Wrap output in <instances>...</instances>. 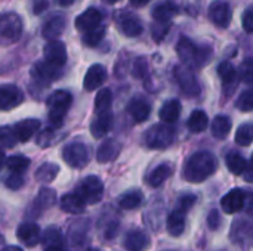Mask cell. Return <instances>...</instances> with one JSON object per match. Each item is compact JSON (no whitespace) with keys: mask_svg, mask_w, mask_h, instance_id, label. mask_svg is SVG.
I'll use <instances>...</instances> for the list:
<instances>
[{"mask_svg":"<svg viewBox=\"0 0 253 251\" xmlns=\"http://www.w3.org/2000/svg\"><path fill=\"white\" fill-rule=\"evenodd\" d=\"M216 158L209 151H199L193 154L184 164L182 178L191 183H202L216 172Z\"/></svg>","mask_w":253,"mask_h":251,"instance_id":"6da1fadb","label":"cell"},{"mask_svg":"<svg viewBox=\"0 0 253 251\" xmlns=\"http://www.w3.org/2000/svg\"><path fill=\"white\" fill-rule=\"evenodd\" d=\"M176 52L182 64L188 68H202L205 67L212 56V49L208 46H197L188 37L182 36L178 40Z\"/></svg>","mask_w":253,"mask_h":251,"instance_id":"7a4b0ae2","label":"cell"},{"mask_svg":"<svg viewBox=\"0 0 253 251\" xmlns=\"http://www.w3.org/2000/svg\"><path fill=\"white\" fill-rule=\"evenodd\" d=\"M73 96L67 90H56L47 98V108H49V120L55 129H59L64 123V118L71 107Z\"/></svg>","mask_w":253,"mask_h":251,"instance_id":"3957f363","label":"cell"},{"mask_svg":"<svg viewBox=\"0 0 253 251\" xmlns=\"http://www.w3.org/2000/svg\"><path fill=\"white\" fill-rule=\"evenodd\" d=\"M175 141V129L166 123L154 124L145 133V145L150 149H166Z\"/></svg>","mask_w":253,"mask_h":251,"instance_id":"277c9868","label":"cell"},{"mask_svg":"<svg viewBox=\"0 0 253 251\" xmlns=\"http://www.w3.org/2000/svg\"><path fill=\"white\" fill-rule=\"evenodd\" d=\"M22 34V21L15 12H6L0 18V37L4 44L15 43Z\"/></svg>","mask_w":253,"mask_h":251,"instance_id":"5b68a950","label":"cell"},{"mask_svg":"<svg viewBox=\"0 0 253 251\" xmlns=\"http://www.w3.org/2000/svg\"><path fill=\"white\" fill-rule=\"evenodd\" d=\"M76 192L86 204H98L104 195V183L98 176H87L77 185Z\"/></svg>","mask_w":253,"mask_h":251,"instance_id":"8992f818","label":"cell"},{"mask_svg":"<svg viewBox=\"0 0 253 251\" xmlns=\"http://www.w3.org/2000/svg\"><path fill=\"white\" fill-rule=\"evenodd\" d=\"M89 149L80 142L68 143L62 148V160L73 169H83L89 163Z\"/></svg>","mask_w":253,"mask_h":251,"instance_id":"52a82bcc","label":"cell"},{"mask_svg":"<svg viewBox=\"0 0 253 251\" xmlns=\"http://www.w3.org/2000/svg\"><path fill=\"white\" fill-rule=\"evenodd\" d=\"M175 78L181 87V90L188 95V96H197L202 92L200 83L196 77V74L193 72L191 68L185 67V65H178L175 67Z\"/></svg>","mask_w":253,"mask_h":251,"instance_id":"ba28073f","label":"cell"},{"mask_svg":"<svg viewBox=\"0 0 253 251\" xmlns=\"http://www.w3.org/2000/svg\"><path fill=\"white\" fill-rule=\"evenodd\" d=\"M209 19L219 28H227L231 24L233 10L227 0H215L208 9Z\"/></svg>","mask_w":253,"mask_h":251,"instance_id":"9c48e42d","label":"cell"},{"mask_svg":"<svg viewBox=\"0 0 253 251\" xmlns=\"http://www.w3.org/2000/svg\"><path fill=\"white\" fill-rule=\"evenodd\" d=\"M116 22L126 37H138L144 30L142 22L139 21V16L129 10L119 12L116 15Z\"/></svg>","mask_w":253,"mask_h":251,"instance_id":"30bf717a","label":"cell"},{"mask_svg":"<svg viewBox=\"0 0 253 251\" xmlns=\"http://www.w3.org/2000/svg\"><path fill=\"white\" fill-rule=\"evenodd\" d=\"M24 102V92L15 84H3L0 87V108L9 111Z\"/></svg>","mask_w":253,"mask_h":251,"instance_id":"8fae6325","label":"cell"},{"mask_svg":"<svg viewBox=\"0 0 253 251\" xmlns=\"http://www.w3.org/2000/svg\"><path fill=\"white\" fill-rule=\"evenodd\" d=\"M248 195L242 189H231L228 194H225L221 200V207L227 215H236L242 212L246 207Z\"/></svg>","mask_w":253,"mask_h":251,"instance_id":"7c38bea8","label":"cell"},{"mask_svg":"<svg viewBox=\"0 0 253 251\" xmlns=\"http://www.w3.org/2000/svg\"><path fill=\"white\" fill-rule=\"evenodd\" d=\"M43 53H44V61H47L49 64H52L55 67L62 68L67 62V47L59 40L49 41L44 46Z\"/></svg>","mask_w":253,"mask_h":251,"instance_id":"4fadbf2b","label":"cell"},{"mask_svg":"<svg viewBox=\"0 0 253 251\" xmlns=\"http://www.w3.org/2000/svg\"><path fill=\"white\" fill-rule=\"evenodd\" d=\"M16 238L19 243H22L25 247H36L42 241V231L36 223L27 222L21 223L16 229Z\"/></svg>","mask_w":253,"mask_h":251,"instance_id":"5bb4252c","label":"cell"},{"mask_svg":"<svg viewBox=\"0 0 253 251\" xmlns=\"http://www.w3.org/2000/svg\"><path fill=\"white\" fill-rule=\"evenodd\" d=\"M102 25V13L96 7H89L76 18V28L80 31H90Z\"/></svg>","mask_w":253,"mask_h":251,"instance_id":"9a60e30c","label":"cell"},{"mask_svg":"<svg viewBox=\"0 0 253 251\" xmlns=\"http://www.w3.org/2000/svg\"><path fill=\"white\" fill-rule=\"evenodd\" d=\"M31 75L36 81H40V83H50L53 80H56L59 75H61V68L59 67H55L52 64H49L47 61H40L37 62L33 70H31Z\"/></svg>","mask_w":253,"mask_h":251,"instance_id":"2e32d148","label":"cell"},{"mask_svg":"<svg viewBox=\"0 0 253 251\" xmlns=\"http://www.w3.org/2000/svg\"><path fill=\"white\" fill-rule=\"evenodd\" d=\"M105 80H107V70L101 64H93L86 71V75L83 80V87L87 92H93V90L99 89Z\"/></svg>","mask_w":253,"mask_h":251,"instance_id":"e0dca14e","label":"cell"},{"mask_svg":"<svg viewBox=\"0 0 253 251\" xmlns=\"http://www.w3.org/2000/svg\"><path fill=\"white\" fill-rule=\"evenodd\" d=\"M113 123H114V115H113L111 111L102 112V114H96V117L90 123V133H92V136L95 139L104 138L111 130Z\"/></svg>","mask_w":253,"mask_h":251,"instance_id":"ac0fdd59","label":"cell"},{"mask_svg":"<svg viewBox=\"0 0 253 251\" xmlns=\"http://www.w3.org/2000/svg\"><path fill=\"white\" fill-rule=\"evenodd\" d=\"M218 75L222 80L224 90L227 89V93L228 95L233 93L234 89H236V86H237V83H239V78H240V75H239L237 70L234 68V65L231 62H227V61L225 62H221L219 67H218Z\"/></svg>","mask_w":253,"mask_h":251,"instance_id":"d6986e66","label":"cell"},{"mask_svg":"<svg viewBox=\"0 0 253 251\" xmlns=\"http://www.w3.org/2000/svg\"><path fill=\"white\" fill-rule=\"evenodd\" d=\"M127 114L133 118L135 123L145 121L151 114V105L144 98H133L127 104Z\"/></svg>","mask_w":253,"mask_h":251,"instance_id":"ffe728a7","label":"cell"},{"mask_svg":"<svg viewBox=\"0 0 253 251\" xmlns=\"http://www.w3.org/2000/svg\"><path fill=\"white\" fill-rule=\"evenodd\" d=\"M65 25H67V21L62 15H56V16H52L50 19H47L43 27H42V36L49 40V41H53L56 40L65 30Z\"/></svg>","mask_w":253,"mask_h":251,"instance_id":"44dd1931","label":"cell"},{"mask_svg":"<svg viewBox=\"0 0 253 251\" xmlns=\"http://www.w3.org/2000/svg\"><path fill=\"white\" fill-rule=\"evenodd\" d=\"M40 127V121L36 118H27V120H21L19 123H16L13 126V132L16 135L18 142H28L39 130Z\"/></svg>","mask_w":253,"mask_h":251,"instance_id":"7402d4cb","label":"cell"},{"mask_svg":"<svg viewBox=\"0 0 253 251\" xmlns=\"http://www.w3.org/2000/svg\"><path fill=\"white\" fill-rule=\"evenodd\" d=\"M120 151H122V145L117 141L107 139L105 142H102L99 145V148L96 151V160H98V163H102V164L111 163L119 157Z\"/></svg>","mask_w":253,"mask_h":251,"instance_id":"603a6c76","label":"cell"},{"mask_svg":"<svg viewBox=\"0 0 253 251\" xmlns=\"http://www.w3.org/2000/svg\"><path fill=\"white\" fill-rule=\"evenodd\" d=\"M59 207L62 212L70 213V215H83L86 209V203L77 192H74V194L62 195L59 200Z\"/></svg>","mask_w":253,"mask_h":251,"instance_id":"cb8c5ba5","label":"cell"},{"mask_svg":"<svg viewBox=\"0 0 253 251\" xmlns=\"http://www.w3.org/2000/svg\"><path fill=\"white\" fill-rule=\"evenodd\" d=\"M173 175V167L169 163H163L160 166H157L156 169H153L147 178V183L151 188H159L162 186L170 176Z\"/></svg>","mask_w":253,"mask_h":251,"instance_id":"d4e9b609","label":"cell"},{"mask_svg":"<svg viewBox=\"0 0 253 251\" xmlns=\"http://www.w3.org/2000/svg\"><path fill=\"white\" fill-rule=\"evenodd\" d=\"M123 244L127 251H145L150 247V238L142 231H132L126 235Z\"/></svg>","mask_w":253,"mask_h":251,"instance_id":"484cf974","label":"cell"},{"mask_svg":"<svg viewBox=\"0 0 253 251\" xmlns=\"http://www.w3.org/2000/svg\"><path fill=\"white\" fill-rule=\"evenodd\" d=\"M178 13V6L173 1H162L153 9V18L159 24H170L172 18Z\"/></svg>","mask_w":253,"mask_h":251,"instance_id":"4316f807","label":"cell"},{"mask_svg":"<svg viewBox=\"0 0 253 251\" xmlns=\"http://www.w3.org/2000/svg\"><path fill=\"white\" fill-rule=\"evenodd\" d=\"M181 115V102L178 99H169L166 101L160 111H159V117L163 123L169 124V123H175Z\"/></svg>","mask_w":253,"mask_h":251,"instance_id":"83f0119b","label":"cell"},{"mask_svg":"<svg viewBox=\"0 0 253 251\" xmlns=\"http://www.w3.org/2000/svg\"><path fill=\"white\" fill-rule=\"evenodd\" d=\"M56 204V194L50 188H42L33 203V207L36 209L37 215H40L43 210L50 209Z\"/></svg>","mask_w":253,"mask_h":251,"instance_id":"f1b7e54d","label":"cell"},{"mask_svg":"<svg viewBox=\"0 0 253 251\" xmlns=\"http://www.w3.org/2000/svg\"><path fill=\"white\" fill-rule=\"evenodd\" d=\"M168 232L172 237H179L185 231V213L175 209L169 216H168Z\"/></svg>","mask_w":253,"mask_h":251,"instance_id":"f546056e","label":"cell"},{"mask_svg":"<svg viewBox=\"0 0 253 251\" xmlns=\"http://www.w3.org/2000/svg\"><path fill=\"white\" fill-rule=\"evenodd\" d=\"M231 127H233V123H231L230 117H227V115H216L213 118V121H212L211 130H212L213 138L222 141V139H225L230 135Z\"/></svg>","mask_w":253,"mask_h":251,"instance_id":"4dcf8cb0","label":"cell"},{"mask_svg":"<svg viewBox=\"0 0 253 251\" xmlns=\"http://www.w3.org/2000/svg\"><path fill=\"white\" fill-rule=\"evenodd\" d=\"M187 126H188L190 132H193V133H202L209 126V117H208V114L205 111L196 109V111L191 112Z\"/></svg>","mask_w":253,"mask_h":251,"instance_id":"1f68e13d","label":"cell"},{"mask_svg":"<svg viewBox=\"0 0 253 251\" xmlns=\"http://www.w3.org/2000/svg\"><path fill=\"white\" fill-rule=\"evenodd\" d=\"M227 161V167L233 175H245L248 170V161L245 160V157L239 152H230L225 157Z\"/></svg>","mask_w":253,"mask_h":251,"instance_id":"d6a6232c","label":"cell"},{"mask_svg":"<svg viewBox=\"0 0 253 251\" xmlns=\"http://www.w3.org/2000/svg\"><path fill=\"white\" fill-rule=\"evenodd\" d=\"M59 173V167L55 163H43L34 173L36 179L40 183H49L52 180H55V178Z\"/></svg>","mask_w":253,"mask_h":251,"instance_id":"836d02e7","label":"cell"},{"mask_svg":"<svg viewBox=\"0 0 253 251\" xmlns=\"http://www.w3.org/2000/svg\"><path fill=\"white\" fill-rule=\"evenodd\" d=\"M142 200H144L142 192L133 189V191L125 192V194L119 198V206H120L123 210H135V209H138V207L142 204Z\"/></svg>","mask_w":253,"mask_h":251,"instance_id":"e575fe53","label":"cell"},{"mask_svg":"<svg viewBox=\"0 0 253 251\" xmlns=\"http://www.w3.org/2000/svg\"><path fill=\"white\" fill-rule=\"evenodd\" d=\"M111 104H113V93L110 89H101L96 93L95 98V112L102 114L111 111Z\"/></svg>","mask_w":253,"mask_h":251,"instance_id":"d590c367","label":"cell"},{"mask_svg":"<svg viewBox=\"0 0 253 251\" xmlns=\"http://www.w3.org/2000/svg\"><path fill=\"white\" fill-rule=\"evenodd\" d=\"M42 243L44 246V249L47 247H64V238H62V234L59 229L50 226L44 231L43 234V238H42Z\"/></svg>","mask_w":253,"mask_h":251,"instance_id":"8d00e7d4","label":"cell"},{"mask_svg":"<svg viewBox=\"0 0 253 251\" xmlns=\"http://www.w3.org/2000/svg\"><path fill=\"white\" fill-rule=\"evenodd\" d=\"M236 143L240 146H249L253 142V123H243L237 127Z\"/></svg>","mask_w":253,"mask_h":251,"instance_id":"74e56055","label":"cell"},{"mask_svg":"<svg viewBox=\"0 0 253 251\" xmlns=\"http://www.w3.org/2000/svg\"><path fill=\"white\" fill-rule=\"evenodd\" d=\"M4 166L10 170V173H22L30 167V158L24 155H10L6 158Z\"/></svg>","mask_w":253,"mask_h":251,"instance_id":"f35d334b","label":"cell"},{"mask_svg":"<svg viewBox=\"0 0 253 251\" xmlns=\"http://www.w3.org/2000/svg\"><path fill=\"white\" fill-rule=\"evenodd\" d=\"M105 36V25H101L95 30H90L87 33H84L83 36V43L89 47H95L101 43V40Z\"/></svg>","mask_w":253,"mask_h":251,"instance_id":"ab89813d","label":"cell"},{"mask_svg":"<svg viewBox=\"0 0 253 251\" xmlns=\"http://www.w3.org/2000/svg\"><path fill=\"white\" fill-rule=\"evenodd\" d=\"M236 107L242 112H251V111H253V87L240 93V96L237 98Z\"/></svg>","mask_w":253,"mask_h":251,"instance_id":"60d3db41","label":"cell"},{"mask_svg":"<svg viewBox=\"0 0 253 251\" xmlns=\"http://www.w3.org/2000/svg\"><path fill=\"white\" fill-rule=\"evenodd\" d=\"M0 141H1V145L4 149H10L15 146L18 139H16V135L10 126H3L0 129Z\"/></svg>","mask_w":253,"mask_h":251,"instance_id":"b9f144b4","label":"cell"},{"mask_svg":"<svg viewBox=\"0 0 253 251\" xmlns=\"http://www.w3.org/2000/svg\"><path fill=\"white\" fill-rule=\"evenodd\" d=\"M239 75L243 81L253 84V59H246L239 70Z\"/></svg>","mask_w":253,"mask_h":251,"instance_id":"7bdbcfd3","label":"cell"},{"mask_svg":"<svg viewBox=\"0 0 253 251\" xmlns=\"http://www.w3.org/2000/svg\"><path fill=\"white\" fill-rule=\"evenodd\" d=\"M22 185H24V178L21 173H10L4 179V186L9 188L10 191H18L22 188Z\"/></svg>","mask_w":253,"mask_h":251,"instance_id":"ee69618b","label":"cell"},{"mask_svg":"<svg viewBox=\"0 0 253 251\" xmlns=\"http://www.w3.org/2000/svg\"><path fill=\"white\" fill-rule=\"evenodd\" d=\"M196 201H197V197L193 195V194L181 195V197L178 198V206H176V209L181 210V212H184V213H187L190 209H193V206L196 204Z\"/></svg>","mask_w":253,"mask_h":251,"instance_id":"f6af8a7d","label":"cell"},{"mask_svg":"<svg viewBox=\"0 0 253 251\" xmlns=\"http://www.w3.org/2000/svg\"><path fill=\"white\" fill-rule=\"evenodd\" d=\"M53 135H55V132H53L52 127H46L44 130L39 132V135H37V143H39V146L46 148V146L52 145Z\"/></svg>","mask_w":253,"mask_h":251,"instance_id":"bcb514c9","label":"cell"},{"mask_svg":"<svg viewBox=\"0 0 253 251\" xmlns=\"http://www.w3.org/2000/svg\"><path fill=\"white\" fill-rule=\"evenodd\" d=\"M242 25H243V30L249 34L253 33V6L248 7L245 12H243V16H242Z\"/></svg>","mask_w":253,"mask_h":251,"instance_id":"7dc6e473","label":"cell"},{"mask_svg":"<svg viewBox=\"0 0 253 251\" xmlns=\"http://www.w3.org/2000/svg\"><path fill=\"white\" fill-rule=\"evenodd\" d=\"M169 28H170V24H159V22H156L153 25V38L156 41H162L163 37L168 34Z\"/></svg>","mask_w":253,"mask_h":251,"instance_id":"c3c4849f","label":"cell"},{"mask_svg":"<svg viewBox=\"0 0 253 251\" xmlns=\"http://www.w3.org/2000/svg\"><path fill=\"white\" fill-rule=\"evenodd\" d=\"M147 61L144 59V58H138L136 61H135V64H133V75L136 77V78H144L145 77V74H147Z\"/></svg>","mask_w":253,"mask_h":251,"instance_id":"681fc988","label":"cell"},{"mask_svg":"<svg viewBox=\"0 0 253 251\" xmlns=\"http://www.w3.org/2000/svg\"><path fill=\"white\" fill-rule=\"evenodd\" d=\"M222 219L218 210H212L208 216V226L211 228V231H218L221 228Z\"/></svg>","mask_w":253,"mask_h":251,"instance_id":"f907efd6","label":"cell"},{"mask_svg":"<svg viewBox=\"0 0 253 251\" xmlns=\"http://www.w3.org/2000/svg\"><path fill=\"white\" fill-rule=\"evenodd\" d=\"M46 7H47V0H37V1L34 3L33 12H34V13H42Z\"/></svg>","mask_w":253,"mask_h":251,"instance_id":"816d5d0a","label":"cell"},{"mask_svg":"<svg viewBox=\"0 0 253 251\" xmlns=\"http://www.w3.org/2000/svg\"><path fill=\"white\" fill-rule=\"evenodd\" d=\"M245 179H246L248 182H253V166L252 167H248V170H246V173H245Z\"/></svg>","mask_w":253,"mask_h":251,"instance_id":"f5cc1de1","label":"cell"},{"mask_svg":"<svg viewBox=\"0 0 253 251\" xmlns=\"http://www.w3.org/2000/svg\"><path fill=\"white\" fill-rule=\"evenodd\" d=\"M151 0H130V3L133 6H144V4H148Z\"/></svg>","mask_w":253,"mask_h":251,"instance_id":"db71d44e","label":"cell"},{"mask_svg":"<svg viewBox=\"0 0 253 251\" xmlns=\"http://www.w3.org/2000/svg\"><path fill=\"white\" fill-rule=\"evenodd\" d=\"M76 0H58V3H59V6H70V4H73Z\"/></svg>","mask_w":253,"mask_h":251,"instance_id":"11a10c76","label":"cell"},{"mask_svg":"<svg viewBox=\"0 0 253 251\" xmlns=\"http://www.w3.org/2000/svg\"><path fill=\"white\" fill-rule=\"evenodd\" d=\"M1 251H24L21 250L19 247H16V246H7V247H4Z\"/></svg>","mask_w":253,"mask_h":251,"instance_id":"9f6ffc18","label":"cell"},{"mask_svg":"<svg viewBox=\"0 0 253 251\" xmlns=\"http://www.w3.org/2000/svg\"><path fill=\"white\" fill-rule=\"evenodd\" d=\"M44 251H67L64 247H47L44 249Z\"/></svg>","mask_w":253,"mask_h":251,"instance_id":"6f0895ef","label":"cell"},{"mask_svg":"<svg viewBox=\"0 0 253 251\" xmlns=\"http://www.w3.org/2000/svg\"><path fill=\"white\" fill-rule=\"evenodd\" d=\"M104 3H108V4H114V3H117V1H120V0H102Z\"/></svg>","mask_w":253,"mask_h":251,"instance_id":"680465c9","label":"cell"},{"mask_svg":"<svg viewBox=\"0 0 253 251\" xmlns=\"http://www.w3.org/2000/svg\"><path fill=\"white\" fill-rule=\"evenodd\" d=\"M86 251H99V250H96V249H89V250H86Z\"/></svg>","mask_w":253,"mask_h":251,"instance_id":"91938a15","label":"cell"},{"mask_svg":"<svg viewBox=\"0 0 253 251\" xmlns=\"http://www.w3.org/2000/svg\"><path fill=\"white\" fill-rule=\"evenodd\" d=\"M252 164H253V155H252Z\"/></svg>","mask_w":253,"mask_h":251,"instance_id":"94428289","label":"cell"}]
</instances>
